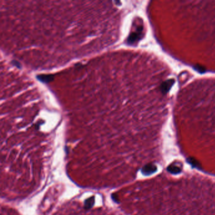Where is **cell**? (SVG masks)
Listing matches in <instances>:
<instances>
[{
	"mask_svg": "<svg viewBox=\"0 0 215 215\" xmlns=\"http://www.w3.org/2000/svg\"><path fill=\"white\" fill-rule=\"evenodd\" d=\"M37 79L41 82L48 83L54 79V76L52 74H41L37 76Z\"/></svg>",
	"mask_w": 215,
	"mask_h": 215,
	"instance_id": "obj_1",
	"label": "cell"
},
{
	"mask_svg": "<svg viewBox=\"0 0 215 215\" xmlns=\"http://www.w3.org/2000/svg\"><path fill=\"white\" fill-rule=\"evenodd\" d=\"M95 204V197L91 196L87 199L84 202V209L86 211H88L90 210L92 207L94 206Z\"/></svg>",
	"mask_w": 215,
	"mask_h": 215,
	"instance_id": "obj_2",
	"label": "cell"
},
{
	"mask_svg": "<svg viewBox=\"0 0 215 215\" xmlns=\"http://www.w3.org/2000/svg\"><path fill=\"white\" fill-rule=\"evenodd\" d=\"M111 198L112 199V200H113L115 203H119V197H118V195H117V194L113 193V194L111 195Z\"/></svg>",
	"mask_w": 215,
	"mask_h": 215,
	"instance_id": "obj_3",
	"label": "cell"
},
{
	"mask_svg": "<svg viewBox=\"0 0 215 215\" xmlns=\"http://www.w3.org/2000/svg\"><path fill=\"white\" fill-rule=\"evenodd\" d=\"M12 64L13 66L17 67V68H19V69L21 68V64L18 62V61H17L13 60V61H12Z\"/></svg>",
	"mask_w": 215,
	"mask_h": 215,
	"instance_id": "obj_4",
	"label": "cell"
}]
</instances>
